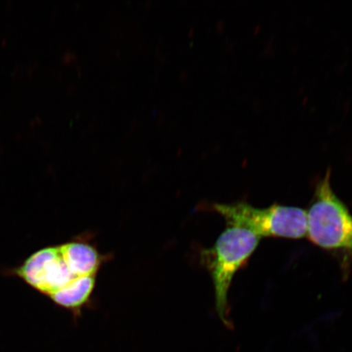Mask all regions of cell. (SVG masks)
Returning <instances> with one entry per match:
<instances>
[{
	"mask_svg": "<svg viewBox=\"0 0 352 352\" xmlns=\"http://www.w3.org/2000/svg\"><path fill=\"white\" fill-rule=\"evenodd\" d=\"M96 284L95 276H79L50 297L56 305L79 312L90 300Z\"/></svg>",
	"mask_w": 352,
	"mask_h": 352,
	"instance_id": "8992f818",
	"label": "cell"
},
{
	"mask_svg": "<svg viewBox=\"0 0 352 352\" xmlns=\"http://www.w3.org/2000/svg\"><path fill=\"white\" fill-rule=\"evenodd\" d=\"M307 219L308 239L340 257L346 272L352 261V214L333 190L330 170L316 184Z\"/></svg>",
	"mask_w": 352,
	"mask_h": 352,
	"instance_id": "6da1fadb",
	"label": "cell"
},
{
	"mask_svg": "<svg viewBox=\"0 0 352 352\" xmlns=\"http://www.w3.org/2000/svg\"><path fill=\"white\" fill-rule=\"evenodd\" d=\"M10 274L48 298L77 278L66 266L58 245L38 250Z\"/></svg>",
	"mask_w": 352,
	"mask_h": 352,
	"instance_id": "277c9868",
	"label": "cell"
},
{
	"mask_svg": "<svg viewBox=\"0 0 352 352\" xmlns=\"http://www.w3.org/2000/svg\"><path fill=\"white\" fill-rule=\"evenodd\" d=\"M261 237L239 227L227 226L212 248L202 252V261L212 278L215 309L226 327L232 328L228 292L233 277L248 263L256 250Z\"/></svg>",
	"mask_w": 352,
	"mask_h": 352,
	"instance_id": "7a4b0ae2",
	"label": "cell"
},
{
	"mask_svg": "<svg viewBox=\"0 0 352 352\" xmlns=\"http://www.w3.org/2000/svg\"><path fill=\"white\" fill-rule=\"evenodd\" d=\"M58 248L66 266L74 276L98 274L103 258L94 246L85 241H74L60 245Z\"/></svg>",
	"mask_w": 352,
	"mask_h": 352,
	"instance_id": "5b68a950",
	"label": "cell"
},
{
	"mask_svg": "<svg viewBox=\"0 0 352 352\" xmlns=\"http://www.w3.org/2000/svg\"><path fill=\"white\" fill-rule=\"evenodd\" d=\"M210 210L221 215L227 226L244 228L258 236L301 239L307 236V211L296 206L274 204L257 208L239 201L232 204H215Z\"/></svg>",
	"mask_w": 352,
	"mask_h": 352,
	"instance_id": "3957f363",
	"label": "cell"
}]
</instances>
